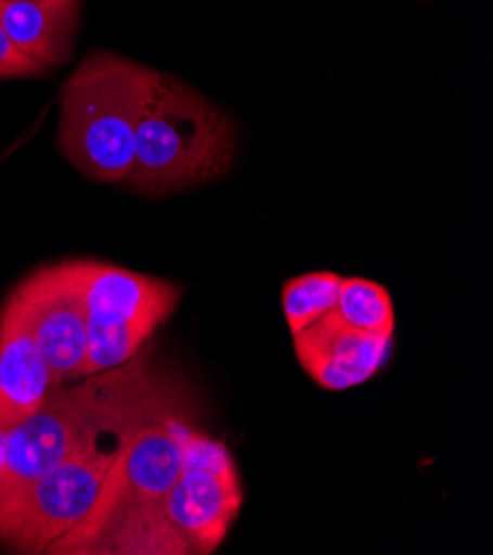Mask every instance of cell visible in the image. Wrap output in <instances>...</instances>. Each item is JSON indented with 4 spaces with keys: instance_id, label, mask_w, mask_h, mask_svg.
<instances>
[{
    "instance_id": "cell-10",
    "label": "cell",
    "mask_w": 493,
    "mask_h": 555,
    "mask_svg": "<svg viewBox=\"0 0 493 555\" xmlns=\"http://www.w3.org/2000/svg\"><path fill=\"white\" fill-rule=\"evenodd\" d=\"M82 0H0V25L44 72L63 65L80 25Z\"/></svg>"
},
{
    "instance_id": "cell-12",
    "label": "cell",
    "mask_w": 493,
    "mask_h": 555,
    "mask_svg": "<svg viewBox=\"0 0 493 555\" xmlns=\"http://www.w3.org/2000/svg\"><path fill=\"white\" fill-rule=\"evenodd\" d=\"M337 317L367 335H394V304L386 286L378 282L363 280V276H350L341 282Z\"/></svg>"
},
{
    "instance_id": "cell-2",
    "label": "cell",
    "mask_w": 493,
    "mask_h": 555,
    "mask_svg": "<svg viewBox=\"0 0 493 555\" xmlns=\"http://www.w3.org/2000/svg\"><path fill=\"white\" fill-rule=\"evenodd\" d=\"M153 74L125 55L95 51L63 82L56 146L85 178L102 184L127 180Z\"/></svg>"
},
{
    "instance_id": "cell-14",
    "label": "cell",
    "mask_w": 493,
    "mask_h": 555,
    "mask_svg": "<svg viewBox=\"0 0 493 555\" xmlns=\"http://www.w3.org/2000/svg\"><path fill=\"white\" fill-rule=\"evenodd\" d=\"M16 503V491L12 485L10 476V465H8V450H5V431L0 429V529L8 522L12 509Z\"/></svg>"
},
{
    "instance_id": "cell-8",
    "label": "cell",
    "mask_w": 493,
    "mask_h": 555,
    "mask_svg": "<svg viewBox=\"0 0 493 555\" xmlns=\"http://www.w3.org/2000/svg\"><path fill=\"white\" fill-rule=\"evenodd\" d=\"M295 354L308 376L330 392H346L374 378L394 352V335H367L327 312L293 335Z\"/></svg>"
},
{
    "instance_id": "cell-13",
    "label": "cell",
    "mask_w": 493,
    "mask_h": 555,
    "mask_svg": "<svg viewBox=\"0 0 493 555\" xmlns=\"http://www.w3.org/2000/svg\"><path fill=\"white\" fill-rule=\"evenodd\" d=\"M44 69L29 61L25 53H21L10 36L0 25V80H16V78H36L42 76Z\"/></svg>"
},
{
    "instance_id": "cell-6",
    "label": "cell",
    "mask_w": 493,
    "mask_h": 555,
    "mask_svg": "<svg viewBox=\"0 0 493 555\" xmlns=\"http://www.w3.org/2000/svg\"><path fill=\"white\" fill-rule=\"evenodd\" d=\"M244 503L237 465L222 440L197 429L189 436L176 485L164 501V516L189 546L208 555L229 535Z\"/></svg>"
},
{
    "instance_id": "cell-4",
    "label": "cell",
    "mask_w": 493,
    "mask_h": 555,
    "mask_svg": "<svg viewBox=\"0 0 493 555\" xmlns=\"http://www.w3.org/2000/svg\"><path fill=\"white\" fill-rule=\"evenodd\" d=\"M72 266L87 312L85 376L120 367L138 357L182 297L176 284L116 263L72 259Z\"/></svg>"
},
{
    "instance_id": "cell-5",
    "label": "cell",
    "mask_w": 493,
    "mask_h": 555,
    "mask_svg": "<svg viewBox=\"0 0 493 555\" xmlns=\"http://www.w3.org/2000/svg\"><path fill=\"white\" fill-rule=\"evenodd\" d=\"M193 429L169 399L164 401L129 440L89 518L53 544L49 553H76L108 518L135 512H164V501L180 476Z\"/></svg>"
},
{
    "instance_id": "cell-1",
    "label": "cell",
    "mask_w": 493,
    "mask_h": 555,
    "mask_svg": "<svg viewBox=\"0 0 493 555\" xmlns=\"http://www.w3.org/2000/svg\"><path fill=\"white\" fill-rule=\"evenodd\" d=\"M235 149L237 131L222 108L176 76L155 72L122 184L144 195L184 191L222 178Z\"/></svg>"
},
{
    "instance_id": "cell-11",
    "label": "cell",
    "mask_w": 493,
    "mask_h": 555,
    "mask_svg": "<svg viewBox=\"0 0 493 555\" xmlns=\"http://www.w3.org/2000/svg\"><path fill=\"white\" fill-rule=\"evenodd\" d=\"M341 282L343 276L333 270H314L284 284L282 310L290 335H297L337 308Z\"/></svg>"
},
{
    "instance_id": "cell-7",
    "label": "cell",
    "mask_w": 493,
    "mask_h": 555,
    "mask_svg": "<svg viewBox=\"0 0 493 555\" xmlns=\"http://www.w3.org/2000/svg\"><path fill=\"white\" fill-rule=\"evenodd\" d=\"M25 327L59 383L82 378L87 370V312L69 261L34 270L5 301Z\"/></svg>"
},
{
    "instance_id": "cell-9",
    "label": "cell",
    "mask_w": 493,
    "mask_h": 555,
    "mask_svg": "<svg viewBox=\"0 0 493 555\" xmlns=\"http://www.w3.org/2000/svg\"><path fill=\"white\" fill-rule=\"evenodd\" d=\"M61 383L42 359L18 314L0 310V429L8 431L31 416Z\"/></svg>"
},
{
    "instance_id": "cell-3",
    "label": "cell",
    "mask_w": 493,
    "mask_h": 555,
    "mask_svg": "<svg viewBox=\"0 0 493 555\" xmlns=\"http://www.w3.org/2000/svg\"><path fill=\"white\" fill-rule=\"evenodd\" d=\"M167 390L155 380L118 408L82 446L51 474L34 482L0 531V542L18 553H49L51 546L74 531L100 503L140 425L167 401Z\"/></svg>"
}]
</instances>
